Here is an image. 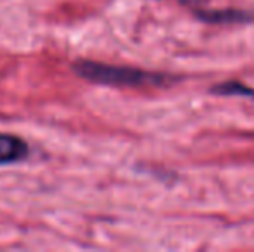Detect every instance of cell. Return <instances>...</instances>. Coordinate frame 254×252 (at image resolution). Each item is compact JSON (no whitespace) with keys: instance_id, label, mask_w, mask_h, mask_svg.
<instances>
[{"instance_id":"cell-1","label":"cell","mask_w":254,"mask_h":252,"mask_svg":"<svg viewBox=\"0 0 254 252\" xmlns=\"http://www.w3.org/2000/svg\"><path fill=\"white\" fill-rule=\"evenodd\" d=\"M74 73L83 80L107 87H166L178 78L164 73L138 69L131 66H116V64L95 62L80 59L73 64Z\"/></svg>"},{"instance_id":"cell-2","label":"cell","mask_w":254,"mask_h":252,"mask_svg":"<svg viewBox=\"0 0 254 252\" xmlns=\"http://www.w3.org/2000/svg\"><path fill=\"white\" fill-rule=\"evenodd\" d=\"M30 155V147L21 137L0 133V166L24 161Z\"/></svg>"},{"instance_id":"cell-3","label":"cell","mask_w":254,"mask_h":252,"mask_svg":"<svg viewBox=\"0 0 254 252\" xmlns=\"http://www.w3.org/2000/svg\"><path fill=\"white\" fill-rule=\"evenodd\" d=\"M195 16L201 21L214 24H230V23H251L254 16L248 10H235V9H221V10H195Z\"/></svg>"},{"instance_id":"cell-4","label":"cell","mask_w":254,"mask_h":252,"mask_svg":"<svg viewBox=\"0 0 254 252\" xmlns=\"http://www.w3.org/2000/svg\"><path fill=\"white\" fill-rule=\"evenodd\" d=\"M211 92L216 95H239V97L254 99V88L246 87V85L239 83V81H225V83H218L211 88Z\"/></svg>"}]
</instances>
